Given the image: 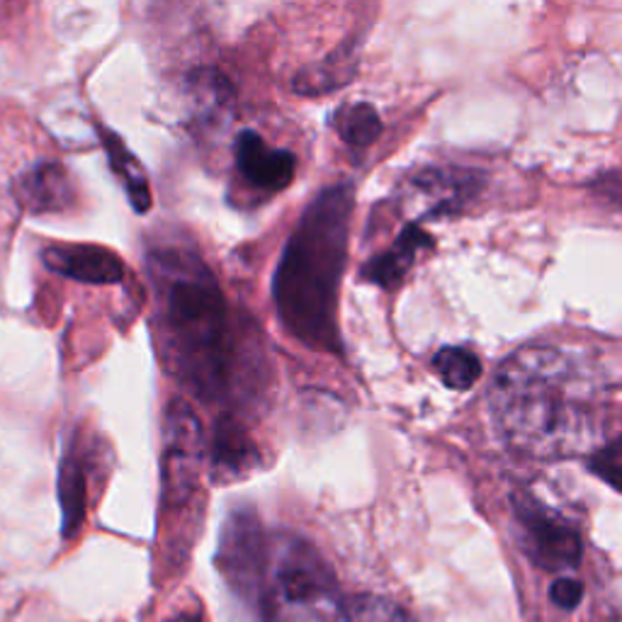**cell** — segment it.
<instances>
[{"label": "cell", "instance_id": "cell-1", "mask_svg": "<svg viewBox=\"0 0 622 622\" xmlns=\"http://www.w3.org/2000/svg\"><path fill=\"white\" fill-rule=\"evenodd\" d=\"M596 384L579 358L530 345L504 360L486 404L504 443L537 460L586 453L598 441Z\"/></svg>", "mask_w": 622, "mask_h": 622}, {"label": "cell", "instance_id": "cell-2", "mask_svg": "<svg viewBox=\"0 0 622 622\" xmlns=\"http://www.w3.org/2000/svg\"><path fill=\"white\" fill-rule=\"evenodd\" d=\"M353 186L326 188L304 210L272 280L280 321L314 351L341 353L339 288L348 258Z\"/></svg>", "mask_w": 622, "mask_h": 622}, {"label": "cell", "instance_id": "cell-3", "mask_svg": "<svg viewBox=\"0 0 622 622\" xmlns=\"http://www.w3.org/2000/svg\"><path fill=\"white\" fill-rule=\"evenodd\" d=\"M151 280L158 297V331L170 370L200 396L227 390L233 341L227 300L212 270L188 251H154Z\"/></svg>", "mask_w": 622, "mask_h": 622}, {"label": "cell", "instance_id": "cell-4", "mask_svg": "<svg viewBox=\"0 0 622 622\" xmlns=\"http://www.w3.org/2000/svg\"><path fill=\"white\" fill-rule=\"evenodd\" d=\"M258 622H345L341 586L309 540L270 535L258 584L243 598Z\"/></svg>", "mask_w": 622, "mask_h": 622}, {"label": "cell", "instance_id": "cell-5", "mask_svg": "<svg viewBox=\"0 0 622 622\" xmlns=\"http://www.w3.org/2000/svg\"><path fill=\"white\" fill-rule=\"evenodd\" d=\"M511 508L518 525L520 547L535 567L555 574L576 569L584 559V540L579 528L540 502L533 494H511Z\"/></svg>", "mask_w": 622, "mask_h": 622}, {"label": "cell", "instance_id": "cell-6", "mask_svg": "<svg viewBox=\"0 0 622 622\" xmlns=\"http://www.w3.org/2000/svg\"><path fill=\"white\" fill-rule=\"evenodd\" d=\"M205 465V428L186 402H170L163 416V502L186 506L198 492Z\"/></svg>", "mask_w": 622, "mask_h": 622}, {"label": "cell", "instance_id": "cell-7", "mask_svg": "<svg viewBox=\"0 0 622 622\" xmlns=\"http://www.w3.org/2000/svg\"><path fill=\"white\" fill-rule=\"evenodd\" d=\"M482 188V173L455 166H431L406 178L402 200L418 221H437L465 212Z\"/></svg>", "mask_w": 622, "mask_h": 622}, {"label": "cell", "instance_id": "cell-8", "mask_svg": "<svg viewBox=\"0 0 622 622\" xmlns=\"http://www.w3.org/2000/svg\"><path fill=\"white\" fill-rule=\"evenodd\" d=\"M233 163L241 180L249 188L263 192V195H275L290 186L297 170V158L290 151L270 147L258 131H241L233 144Z\"/></svg>", "mask_w": 622, "mask_h": 622}, {"label": "cell", "instance_id": "cell-9", "mask_svg": "<svg viewBox=\"0 0 622 622\" xmlns=\"http://www.w3.org/2000/svg\"><path fill=\"white\" fill-rule=\"evenodd\" d=\"M42 263L76 282L117 284L125 278V263L117 253L93 243H52L42 251Z\"/></svg>", "mask_w": 622, "mask_h": 622}, {"label": "cell", "instance_id": "cell-10", "mask_svg": "<svg viewBox=\"0 0 622 622\" xmlns=\"http://www.w3.org/2000/svg\"><path fill=\"white\" fill-rule=\"evenodd\" d=\"M17 205L29 214L64 212L76 198L74 178L54 161H39L17 176L13 182Z\"/></svg>", "mask_w": 622, "mask_h": 622}, {"label": "cell", "instance_id": "cell-11", "mask_svg": "<svg viewBox=\"0 0 622 622\" xmlns=\"http://www.w3.org/2000/svg\"><path fill=\"white\" fill-rule=\"evenodd\" d=\"M261 467L258 445L246 428L231 416H224L214 428L210 450V477L217 484H231L246 479Z\"/></svg>", "mask_w": 622, "mask_h": 622}, {"label": "cell", "instance_id": "cell-12", "mask_svg": "<svg viewBox=\"0 0 622 622\" xmlns=\"http://www.w3.org/2000/svg\"><path fill=\"white\" fill-rule=\"evenodd\" d=\"M428 249H433V239L418 227V221L406 224L390 249L363 265V280L394 292L414 268L418 253Z\"/></svg>", "mask_w": 622, "mask_h": 622}, {"label": "cell", "instance_id": "cell-13", "mask_svg": "<svg viewBox=\"0 0 622 622\" xmlns=\"http://www.w3.org/2000/svg\"><path fill=\"white\" fill-rule=\"evenodd\" d=\"M59 504H61V535L66 540L76 533L86 520L88 506V479L74 453H66L59 469Z\"/></svg>", "mask_w": 622, "mask_h": 622}, {"label": "cell", "instance_id": "cell-14", "mask_svg": "<svg viewBox=\"0 0 622 622\" xmlns=\"http://www.w3.org/2000/svg\"><path fill=\"white\" fill-rule=\"evenodd\" d=\"M100 139H103V147L110 156V166L117 173V178L125 186L127 195L131 200V207L137 212H149L151 210V188L147 170L141 166L139 158L131 154L125 141H122L115 131L100 129Z\"/></svg>", "mask_w": 622, "mask_h": 622}, {"label": "cell", "instance_id": "cell-15", "mask_svg": "<svg viewBox=\"0 0 622 622\" xmlns=\"http://www.w3.org/2000/svg\"><path fill=\"white\" fill-rule=\"evenodd\" d=\"M190 98L200 119L217 122L227 115L233 103V88L219 71L202 68L190 76Z\"/></svg>", "mask_w": 622, "mask_h": 622}, {"label": "cell", "instance_id": "cell-16", "mask_svg": "<svg viewBox=\"0 0 622 622\" xmlns=\"http://www.w3.org/2000/svg\"><path fill=\"white\" fill-rule=\"evenodd\" d=\"M331 125L345 144L353 149L370 147L382 135V119L370 103H348L333 112Z\"/></svg>", "mask_w": 622, "mask_h": 622}, {"label": "cell", "instance_id": "cell-17", "mask_svg": "<svg viewBox=\"0 0 622 622\" xmlns=\"http://www.w3.org/2000/svg\"><path fill=\"white\" fill-rule=\"evenodd\" d=\"M433 370L441 377V382L453 392H467L482 377V363L477 355L457 345H445V348L433 355Z\"/></svg>", "mask_w": 622, "mask_h": 622}, {"label": "cell", "instance_id": "cell-18", "mask_svg": "<svg viewBox=\"0 0 622 622\" xmlns=\"http://www.w3.org/2000/svg\"><path fill=\"white\" fill-rule=\"evenodd\" d=\"M586 469L591 474H596L600 482H606L610 488L622 494V435L588 453Z\"/></svg>", "mask_w": 622, "mask_h": 622}, {"label": "cell", "instance_id": "cell-19", "mask_svg": "<svg viewBox=\"0 0 622 622\" xmlns=\"http://www.w3.org/2000/svg\"><path fill=\"white\" fill-rule=\"evenodd\" d=\"M345 622H414L411 615L399 606L384 598L363 596L348 606V620Z\"/></svg>", "mask_w": 622, "mask_h": 622}, {"label": "cell", "instance_id": "cell-20", "mask_svg": "<svg viewBox=\"0 0 622 622\" xmlns=\"http://www.w3.org/2000/svg\"><path fill=\"white\" fill-rule=\"evenodd\" d=\"M549 600H553L559 610H564V613L576 610L581 600H584V584L574 576H559L557 581H553V586H549Z\"/></svg>", "mask_w": 622, "mask_h": 622}, {"label": "cell", "instance_id": "cell-21", "mask_svg": "<svg viewBox=\"0 0 622 622\" xmlns=\"http://www.w3.org/2000/svg\"><path fill=\"white\" fill-rule=\"evenodd\" d=\"M168 622H202V615L198 610H178L176 615H170Z\"/></svg>", "mask_w": 622, "mask_h": 622}]
</instances>
